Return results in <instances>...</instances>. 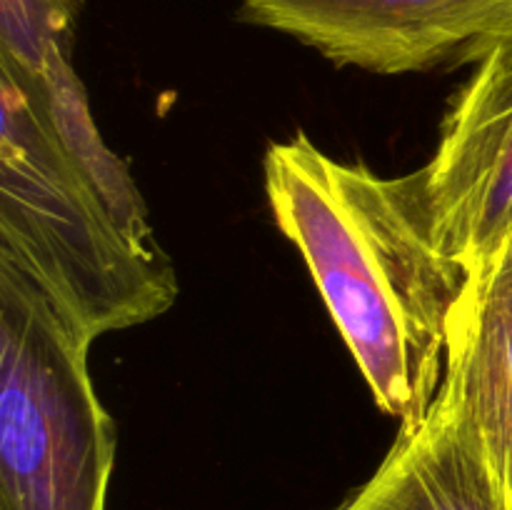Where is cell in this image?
<instances>
[{
  "instance_id": "obj_6",
  "label": "cell",
  "mask_w": 512,
  "mask_h": 510,
  "mask_svg": "<svg viewBox=\"0 0 512 510\" xmlns=\"http://www.w3.org/2000/svg\"><path fill=\"white\" fill-rule=\"evenodd\" d=\"M443 388L512 510V238L470 275L455 303Z\"/></svg>"
},
{
  "instance_id": "obj_9",
  "label": "cell",
  "mask_w": 512,
  "mask_h": 510,
  "mask_svg": "<svg viewBox=\"0 0 512 510\" xmlns=\"http://www.w3.org/2000/svg\"><path fill=\"white\" fill-rule=\"evenodd\" d=\"M83 0H0V63L38 78L53 50H73Z\"/></svg>"
},
{
  "instance_id": "obj_1",
  "label": "cell",
  "mask_w": 512,
  "mask_h": 510,
  "mask_svg": "<svg viewBox=\"0 0 512 510\" xmlns=\"http://www.w3.org/2000/svg\"><path fill=\"white\" fill-rule=\"evenodd\" d=\"M265 193L378 408L400 425L428 413L470 275L440 245L423 168L378 175L300 130L265 153Z\"/></svg>"
},
{
  "instance_id": "obj_5",
  "label": "cell",
  "mask_w": 512,
  "mask_h": 510,
  "mask_svg": "<svg viewBox=\"0 0 512 510\" xmlns=\"http://www.w3.org/2000/svg\"><path fill=\"white\" fill-rule=\"evenodd\" d=\"M423 173L440 245L473 275L512 238V40L475 63Z\"/></svg>"
},
{
  "instance_id": "obj_3",
  "label": "cell",
  "mask_w": 512,
  "mask_h": 510,
  "mask_svg": "<svg viewBox=\"0 0 512 510\" xmlns=\"http://www.w3.org/2000/svg\"><path fill=\"white\" fill-rule=\"evenodd\" d=\"M88 348L0 260V510H105L118 438Z\"/></svg>"
},
{
  "instance_id": "obj_8",
  "label": "cell",
  "mask_w": 512,
  "mask_h": 510,
  "mask_svg": "<svg viewBox=\"0 0 512 510\" xmlns=\"http://www.w3.org/2000/svg\"><path fill=\"white\" fill-rule=\"evenodd\" d=\"M33 80L55 135L78 168L88 175L125 235L140 248L158 250L138 185L133 183L123 160L105 145L100 130L95 128L88 93L73 68V50H53L45 60V68Z\"/></svg>"
},
{
  "instance_id": "obj_7",
  "label": "cell",
  "mask_w": 512,
  "mask_h": 510,
  "mask_svg": "<svg viewBox=\"0 0 512 510\" xmlns=\"http://www.w3.org/2000/svg\"><path fill=\"white\" fill-rule=\"evenodd\" d=\"M338 510H508L453 395L400 425L370 480Z\"/></svg>"
},
{
  "instance_id": "obj_2",
  "label": "cell",
  "mask_w": 512,
  "mask_h": 510,
  "mask_svg": "<svg viewBox=\"0 0 512 510\" xmlns=\"http://www.w3.org/2000/svg\"><path fill=\"white\" fill-rule=\"evenodd\" d=\"M0 260L43 293L83 343L163 315L178 278L125 235L55 135L38 85L0 63Z\"/></svg>"
},
{
  "instance_id": "obj_4",
  "label": "cell",
  "mask_w": 512,
  "mask_h": 510,
  "mask_svg": "<svg viewBox=\"0 0 512 510\" xmlns=\"http://www.w3.org/2000/svg\"><path fill=\"white\" fill-rule=\"evenodd\" d=\"M240 15L383 75L478 63L512 40V0H240Z\"/></svg>"
}]
</instances>
